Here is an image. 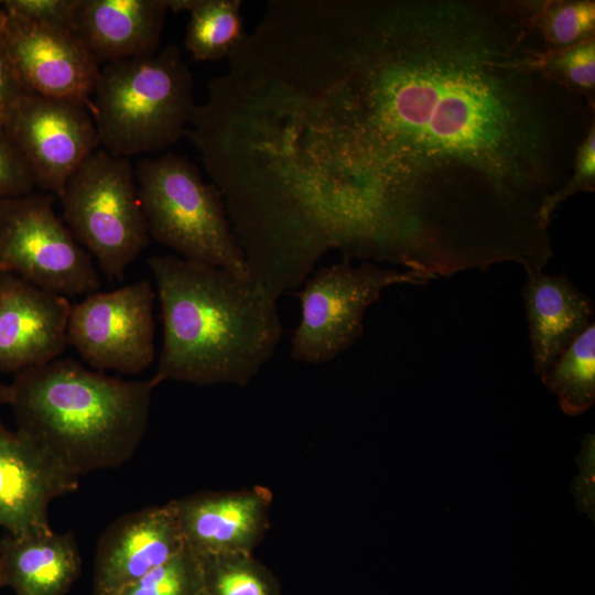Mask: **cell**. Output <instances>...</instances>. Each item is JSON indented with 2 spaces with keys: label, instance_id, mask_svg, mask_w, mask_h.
<instances>
[{
  "label": "cell",
  "instance_id": "obj_1",
  "mask_svg": "<svg viewBox=\"0 0 595 595\" xmlns=\"http://www.w3.org/2000/svg\"><path fill=\"white\" fill-rule=\"evenodd\" d=\"M541 6L321 1L290 104L299 173L392 255L545 231L541 208L595 125L544 65Z\"/></svg>",
  "mask_w": 595,
  "mask_h": 595
},
{
  "label": "cell",
  "instance_id": "obj_2",
  "mask_svg": "<svg viewBox=\"0 0 595 595\" xmlns=\"http://www.w3.org/2000/svg\"><path fill=\"white\" fill-rule=\"evenodd\" d=\"M148 264L163 324L155 381L247 386L281 342L277 300L250 275L177 256Z\"/></svg>",
  "mask_w": 595,
  "mask_h": 595
},
{
  "label": "cell",
  "instance_id": "obj_3",
  "mask_svg": "<svg viewBox=\"0 0 595 595\" xmlns=\"http://www.w3.org/2000/svg\"><path fill=\"white\" fill-rule=\"evenodd\" d=\"M158 385L153 377L125 380L57 358L15 374L7 404L15 432L80 478L133 456Z\"/></svg>",
  "mask_w": 595,
  "mask_h": 595
},
{
  "label": "cell",
  "instance_id": "obj_4",
  "mask_svg": "<svg viewBox=\"0 0 595 595\" xmlns=\"http://www.w3.org/2000/svg\"><path fill=\"white\" fill-rule=\"evenodd\" d=\"M194 79L177 45L100 66L91 96L99 145L117 158L162 151L185 137Z\"/></svg>",
  "mask_w": 595,
  "mask_h": 595
},
{
  "label": "cell",
  "instance_id": "obj_5",
  "mask_svg": "<svg viewBox=\"0 0 595 595\" xmlns=\"http://www.w3.org/2000/svg\"><path fill=\"white\" fill-rule=\"evenodd\" d=\"M150 238L178 257L249 277L223 196L187 158L165 153L134 165Z\"/></svg>",
  "mask_w": 595,
  "mask_h": 595
},
{
  "label": "cell",
  "instance_id": "obj_6",
  "mask_svg": "<svg viewBox=\"0 0 595 595\" xmlns=\"http://www.w3.org/2000/svg\"><path fill=\"white\" fill-rule=\"evenodd\" d=\"M58 199L63 221L77 242L109 280L121 281L150 242L130 159L96 150Z\"/></svg>",
  "mask_w": 595,
  "mask_h": 595
},
{
  "label": "cell",
  "instance_id": "obj_7",
  "mask_svg": "<svg viewBox=\"0 0 595 595\" xmlns=\"http://www.w3.org/2000/svg\"><path fill=\"white\" fill-rule=\"evenodd\" d=\"M430 275L348 261L313 270L298 294L301 317L292 333L294 360L320 365L335 359L364 333V316L381 293L396 284H425Z\"/></svg>",
  "mask_w": 595,
  "mask_h": 595
},
{
  "label": "cell",
  "instance_id": "obj_8",
  "mask_svg": "<svg viewBox=\"0 0 595 595\" xmlns=\"http://www.w3.org/2000/svg\"><path fill=\"white\" fill-rule=\"evenodd\" d=\"M52 194L0 199V270L66 298L90 294L100 278L90 255L54 210Z\"/></svg>",
  "mask_w": 595,
  "mask_h": 595
},
{
  "label": "cell",
  "instance_id": "obj_9",
  "mask_svg": "<svg viewBox=\"0 0 595 595\" xmlns=\"http://www.w3.org/2000/svg\"><path fill=\"white\" fill-rule=\"evenodd\" d=\"M155 292L140 280L72 304L67 343L95 370L134 375L154 359Z\"/></svg>",
  "mask_w": 595,
  "mask_h": 595
},
{
  "label": "cell",
  "instance_id": "obj_10",
  "mask_svg": "<svg viewBox=\"0 0 595 595\" xmlns=\"http://www.w3.org/2000/svg\"><path fill=\"white\" fill-rule=\"evenodd\" d=\"M3 129L25 158L45 193L60 198L99 139L89 107L80 101L28 91Z\"/></svg>",
  "mask_w": 595,
  "mask_h": 595
},
{
  "label": "cell",
  "instance_id": "obj_11",
  "mask_svg": "<svg viewBox=\"0 0 595 595\" xmlns=\"http://www.w3.org/2000/svg\"><path fill=\"white\" fill-rule=\"evenodd\" d=\"M0 31L28 90L77 100L91 109L100 65L73 32L32 23L2 10Z\"/></svg>",
  "mask_w": 595,
  "mask_h": 595
},
{
  "label": "cell",
  "instance_id": "obj_12",
  "mask_svg": "<svg viewBox=\"0 0 595 595\" xmlns=\"http://www.w3.org/2000/svg\"><path fill=\"white\" fill-rule=\"evenodd\" d=\"M68 298L0 270V371L58 358L67 343Z\"/></svg>",
  "mask_w": 595,
  "mask_h": 595
},
{
  "label": "cell",
  "instance_id": "obj_13",
  "mask_svg": "<svg viewBox=\"0 0 595 595\" xmlns=\"http://www.w3.org/2000/svg\"><path fill=\"white\" fill-rule=\"evenodd\" d=\"M184 547L172 501L121 516L98 541L91 595H109L133 583Z\"/></svg>",
  "mask_w": 595,
  "mask_h": 595
},
{
  "label": "cell",
  "instance_id": "obj_14",
  "mask_svg": "<svg viewBox=\"0 0 595 595\" xmlns=\"http://www.w3.org/2000/svg\"><path fill=\"white\" fill-rule=\"evenodd\" d=\"M78 483L30 441L0 424V528L6 533L51 531V502L75 491Z\"/></svg>",
  "mask_w": 595,
  "mask_h": 595
},
{
  "label": "cell",
  "instance_id": "obj_15",
  "mask_svg": "<svg viewBox=\"0 0 595 595\" xmlns=\"http://www.w3.org/2000/svg\"><path fill=\"white\" fill-rule=\"evenodd\" d=\"M185 545L198 555L252 554L270 519L271 491L255 486L172 500Z\"/></svg>",
  "mask_w": 595,
  "mask_h": 595
},
{
  "label": "cell",
  "instance_id": "obj_16",
  "mask_svg": "<svg viewBox=\"0 0 595 595\" xmlns=\"http://www.w3.org/2000/svg\"><path fill=\"white\" fill-rule=\"evenodd\" d=\"M166 0H79L73 33L101 64L159 51Z\"/></svg>",
  "mask_w": 595,
  "mask_h": 595
},
{
  "label": "cell",
  "instance_id": "obj_17",
  "mask_svg": "<svg viewBox=\"0 0 595 595\" xmlns=\"http://www.w3.org/2000/svg\"><path fill=\"white\" fill-rule=\"evenodd\" d=\"M522 298L537 374L545 372L591 325L593 301L564 274L527 269Z\"/></svg>",
  "mask_w": 595,
  "mask_h": 595
},
{
  "label": "cell",
  "instance_id": "obj_18",
  "mask_svg": "<svg viewBox=\"0 0 595 595\" xmlns=\"http://www.w3.org/2000/svg\"><path fill=\"white\" fill-rule=\"evenodd\" d=\"M80 566L79 550L71 532H4L0 539L3 584L15 595H66Z\"/></svg>",
  "mask_w": 595,
  "mask_h": 595
},
{
  "label": "cell",
  "instance_id": "obj_19",
  "mask_svg": "<svg viewBox=\"0 0 595 595\" xmlns=\"http://www.w3.org/2000/svg\"><path fill=\"white\" fill-rule=\"evenodd\" d=\"M240 0H191L184 45L197 62L220 61L247 39Z\"/></svg>",
  "mask_w": 595,
  "mask_h": 595
},
{
  "label": "cell",
  "instance_id": "obj_20",
  "mask_svg": "<svg viewBox=\"0 0 595 595\" xmlns=\"http://www.w3.org/2000/svg\"><path fill=\"white\" fill-rule=\"evenodd\" d=\"M569 414H580L595 400V324L592 323L542 375Z\"/></svg>",
  "mask_w": 595,
  "mask_h": 595
},
{
  "label": "cell",
  "instance_id": "obj_21",
  "mask_svg": "<svg viewBox=\"0 0 595 595\" xmlns=\"http://www.w3.org/2000/svg\"><path fill=\"white\" fill-rule=\"evenodd\" d=\"M199 558L206 595H281L275 576L252 554Z\"/></svg>",
  "mask_w": 595,
  "mask_h": 595
},
{
  "label": "cell",
  "instance_id": "obj_22",
  "mask_svg": "<svg viewBox=\"0 0 595 595\" xmlns=\"http://www.w3.org/2000/svg\"><path fill=\"white\" fill-rule=\"evenodd\" d=\"M109 595H206L201 558L185 545L162 565Z\"/></svg>",
  "mask_w": 595,
  "mask_h": 595
},
{
  "label": "cell",
  "instance_id": "obj_23",
  "mask_svg": "<svg viewBox=\"0 0 595 595\" xmlns=\"http://www.w3.org/2000/svg\"><path fill=\"white\" fill-rule=\"evenodd\" d=\"M538 28L548 52L594 39L595 3L591 0L542 1Z\"/></svg>",
  "mask_w": 595,
  "mask_h": 595
},
{
  "label": "cell",
  "instance_id": "obj_24",
  "mask_svg": "<svg viewBox=\"0 0 595 595\" xmlns=\"http://www.w3.org/2000/svg\"><path fill=\"white\" fill-rule=\"evenodd\" d=\"M545 67L571 88L591 99L595 87V41L586 40L544 55Z\"/></svg>",
  "mask_w": 595,
  "mask_h": 595
},
{
  "label": "cell",
  "instance_id": "obj_25",
  "mask_svg": "<svg viewBox=\"0 0 595 595\" xmlns=\"http://www.w3.org/2000/svg\"><path fill=\"white\" fill-rule=\"evenodd\" d=\"M79 0H4L0 10L32 23L73 32Z\"/></svg>",
  "mask_w": 595,
  "mask_h": 595
},
{
  "label": "cell",
  "instance_id": "obj_26",
  "mask_svg": "<svg viewBox=\"0 0 595 595\" xmlns=\"http://www.w3.org/2000/svg\"><path fill=\"white\" fill-rule=\"evenodd\" d=\"M595 186V127L580 145L573 173L567 183L558 193L550 196L540 212V220L548 228L555 208L578 192H593Z\"/></svg>",
  "mask_w": 595,
  "mask_h": 595
},
{
  "label": "cell",
  "instance_id": "obj_27",
  "mask_svg": "<svg viewBox=\"0 0 595 595\" xmlns=\"http://www.w3.org/2000/svg\"><path fill=\"white\" fill-rule=\"evenodd\" d=\"M33 173L15 143L0 127V199L32 193Z\"/></svg>",
  "mask_w": 595,
  "mask_h": 595
},
{
  "label": "cell",
  "instance_id": "obj_28",
  "mask_svg": "<svg viewBox=\"0 0 595 595\" xmlns=\"http://www.w3.org/2000/svg\"><path fill=\"white\" fill-rule=\"evenodd\" d=\"M30 90L21 82L9 56L0 31V127H4L10 115Z\"/></svg>",
  "mask_w": 595,
  "mask_h": 595
},
{
  "label": "cell",
  "instance_id": "obj_29",
  "mask_svg": "<svg viewBox=\"0 0 595 595\" xmlns=\"http://www.w3.org/2000/svg\"><path fill=\"white\" fill-rule=\"evenodd\" d=\"M8 400V385L0 381V405L7 404Z\"/></svg>",
  "mask_w": 595,
  "mask_h": 595
},
{
  "label": "cell",
  "instance_id": "obj_30",
  "mask_svg": "<svg viewBox=\"0 0 595 595\" xmlns=\"http://www.w3.org/2000/svg\"><path fill=\"white\" fill-rule=\"evenodd\" d=\"M4 586L3 584V578H2V574H1V570H0V587Z\"/></svg>",
  "mask_w": 595,
  "mask_h": 595
}]
</instances>
